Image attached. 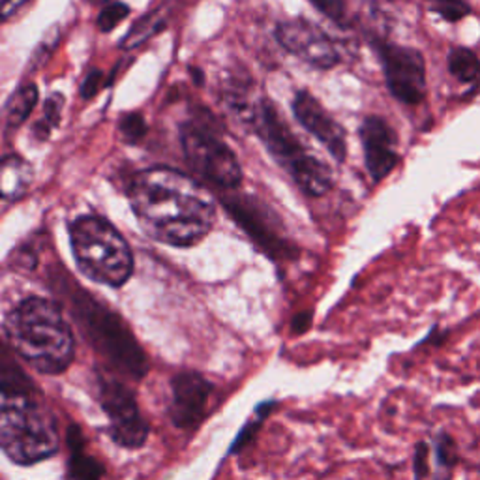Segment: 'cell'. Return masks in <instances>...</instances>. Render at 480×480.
Here are the masks:
<instances>
[{
  "instance_id": "cell-1",
  "label": "cell",
  "mask_w": 480,
  "mask_h": 480,
  "mask_svg": "<svg viewBox=\"0 0 480 480\" xmlns=\"http://www.w3.org/2000/svg\"><path fill=\"white\" fill-rule=\"evenodd\" d=\"M128 197L145 233L175 248L201 242L216 218V203L207 188L186 173L161 165L131 178Z\"/></svg>"
},
{
  "instance_id": "cell-2",
  "label": "cell",
  "mask_w": 480,
  "mask_h": 480,
  "mask_svg": "<svg viewBox=\"0 0 480 480\" xmlns=\"http://www.w3.org/2000/svg\"><path fill=\"white\" fill-rule=\"evenodd\" d=\"M0 396V445L4 454L18 466H35L55 456L60 437L53 413L38 398L25 372L6 355Z\"/></svg>"
},
{
  "instance_id": "cell-3",
  "label": "cell",
  "mask_w": 480,
  "mask_h": 480,
  "mask_svg": "<svg viewBox=\"0 0 480 480\" xmlns=\"http://www.w3.org/2000/svg\"><path fill=\"white\" fill-rule=\"evenodd\" d=\"M4 330L12 350L40 374L59 375L74 362L72 327L53 301L28 296L8 313Z\"/></svg>"
},
{
  "instance_id": "cell-4",
  "label": "cell",
  "mask_w": 480,
  "mask_h": 480,
  "mask_svg": "<svg viewBox=\"0 0 480 480\" xmlns=\"http://www.w3.org/2000/svg\"><path fill=\"white\" fill-rule=\"evenodd\" d=\"M66 296L81 333L94 350L117 372L131 379H143L148 372L146 355L119 313L77 284L70 286Z\"/></svg>"
},
{
  "instance_id": "cell-5",
  "label": "cell",
  "mask_w": 480,
  "mask_h": 480,
  "mask_svg": "<svg viewBox=\"0 0 480 480\" xmlns=\"http://www.w3.org/2000/svg\"><path fill=\"white\" fill-rule=\"evenodd\" d=\"M250 121L267 151L306 195L321 197L330 190L333 169L316 153L310 151V146L281 119L272 102L264 98L257 100L250 113Z\"/></svg>"
},
{
  "instance_id": "cell-6",
  "label": "cell",
  "mask_w": 480,
  "mask_h": 480,
  "mask_svg": "<svg viewBox=\"0 0 480 480\" xmlns=\"http://www.w3.org/2000/svg\"><path fill=\"white\" fill-rule=\"evenodd\" d=\"M70 244L79 271L109 287H122L134 274V254L111 222L85 214L70 224Z\"/></svg>"
},
{
  "instance_id": "cell-7",
  "label": "cell",
  "mask_w": 480,
  "mask_h": 480,
  "mask_svg": "<svg viewBox=\"0 0 480 480\" xmlns=\"http://www.w3.org/2000/svg\"><path fill=\"white\" fill-rule=\"evenodd\" d=\"M182 153L190 168L212 186L233 190L242 185V168L237 154L224 143L216 130L197 121L180 126Z\"/></svg>"
},
{
  "instance_id": "cell-8",
  "label": "cell",
  "mask_w": 480,
  "mask_h": 480,
  "mask_svg": "<svg viewBox=\"0 0 480 480\" xmlns=\"http://www.w3.org/2000/svg\"><path fill=\"white\" fill-rule=\"evenodd\" d=\"M374 49L383 66L389 92L405 106H419L426 98V62L415 47L374 40Z\"/></svg>"
},
{
  "instance_id": "cell-9",
  "label": "cell",
  "mask_w": 480,
  "mask_h": 480,
  "mask_svg": "<svg viewBox=\"0 0 480 480\" xmlns=\"http://www.w3.org/2000/svg\"><path fill=\"white\" fill-rule=\"evenodd\" d=\"M98 396L109 419L107 432L111 439L126 449L143 446L148 437V424L141 415L134 392L117 377L98 374Z\"/></svg>"
},
{
  "instance_id": "cell-10",
  "label": "cell",
  "mask_w": 480,
  "mask_h": 480,
  "mask_svg": "<svg viewBox=\"0 0 480 480\" xmlns=\"http://www.w3.org/2000/svg\"><path fill=\"white\" fill-rule=\"evenodd\" d=\"M274 38L287 53L304 60L311 68L333 70L342 60L334 42L327 32L306 20L278 23Z\"/></svg>"
},
{
  "instance_id": "cell-11",
  "label": "cell",
  "mask_w": 480,
  "mask_h": 480,
  "mask_svg": "<svg viewBox=\"0 0 480 480\" xmlns=\"http://www.w3.org/2000/svg\"><path fill=\"white\" fill-rule=\"evenodd\" d=\"M212 392L210 381L195 372H182L171 379V405L168 415L178 429L197 428L207 415Z\"/></svg>"
},
{
  "instance_id": "cell-12",
  "label": "cell",
  "mask_w": 480,
  "mask_h": 480,
  "mask_svg": "<svg viewBox=\"0 0 480 480\" xmlns=\"http://www.w3.org/2000/svg\"><path fill=\"white\" fill-rule=\"evenodd\" d=\"M358 138L362 141L364 163L374 182L387 178L398 165V136L394 128L377 114H370L362 121L358 128Z\"/></svg>"
},
{
  "instance_id": "cell-13",
  "label": "cell",
  "mask_w": 480,
  "mask_h": 480,
  "mask_svg": "<svg viewBox=\"0 0 480 480\" xmlns=\"http://www.w3.org/2000/svg\"><path fill=\"white\" fill-rule=\"evenodd\" d=\"M295 119L299 121L310 134L325 145L327 151L338 161L347 158V136L342 124L330 114L316 96L308 90H299L293 100Z\"/></svg>"
},
{
  "instance_id": "cell-14",
  "label": "cell",
  "mask_w": 480,
  "mask_h": 480,
  "mask_svg": "<svg viewBox=\"0 0 480 480\" xmlns=\"http://www.w3.org/2000/svg\"><path fill=\"white\" fill-rule=\"evenodd\" d=\"M225 209L229 210L233 220L250 235L261 248L269 252V256L276 257L278 254H286L287 244L278 235V231L272 227L267 212H263L257 201L250 197H229L224 200Z\"/></svg>"
},
{
  "instance_id": "cell-15",
  "label": "cell",
  "mask_w": 480,
  "mask_h": 480,
  "mask_svg": "<svg viewBox=\"0 0 480 480\" xmlns=\"http://www.w3.org/2000/svg\"><path fill=\"white\" fill-rule=\"evenodd\" d=\"M171 15H173V3H165V4L158 6L156 10L143 15V18L134 27H131L128 30V35L124 36V40L121 43L122 51H131V49H138L145 42L160 35V32L168 27Z\"/></svg>"
},
{
  "instance_id": "cell-16",
  "label": "cell",
  "mask_w": 480,
  "mask_h": 480,
  "mask_svg": "<svg viewBox=\"0 0 480 480\" xmlns=\"http://www.w3.org/2000/svg\"><path fill=\"white\" fill-rule=\"evenodd\" d=\"M446 68L451 75L466 85V98H473L480 92V59L468 47H452L446 57Z\"/></svg>"
},
{
  "instance_id": "cell-17",
  "label": "cell",
  "mask_w": 480,
  "mask_h": 480,
  "mask_svg": "<svg viewBox=\"0 0 480 480\" xmlns=\"http://www.w3.org/2000/svg\"><path fill=\"white\" fill-rule=\"evenodd\" d=\"M32 168L18 154H8L3 160L0 168V188L6 201L20 200V197L30 188Z\"/></svg>"
},
{
  "instance_id": "cell-18",
  "label": "cell",
  "mask_w": 480,
  "mask_h": 480,
  "mask_svg": "<svg viewBox=\"0 0 480 480\" xmlns=\"http://www.w3.org/2000/svg\"><path fill=\"white\" fill-rule=\"evenodd\" d=\"M68 445H70L68 480H100L106 469L100 461L83 452V437L79 426H70Z\"/></svg>"
},
{
  "instance_id": "cell-19",
  "label": "cell",
  "mask_w": 480,
  "mask_h": 480,
  "mask_svg": "<svg viewBox=\"0 0 480 480\" xmlns=\"http://www.w3.org/2000/svg\"><path fill=\"white\" fill-rule=\"evenodd\" d=\"M38 87L35 83H23L21 87L15 89L8 102L4 104V121L8 130H18L21 124L27 122L30 113L35 111L38 104Z\"/></svg>"
},
{
  "instance_id": "cell-20",
  "label": "cell",
  "mask_w": 480,
  "mask_h": 480,
  "mask_svg": "<svg viewBox=\"0 0 480 480\" xmlns=\"http://www.w3.org/2000/svg\"><path fill=\"white\" fill-rule=\"evenodd\" d=\"M62 106H64L62 94H51V98H47V102L43 106V119L35 128V136L38 139L45 141L49 134H51V130L60 122Z\"/></svg>"
},
{
  "instance_id": "cell-21",
  "label": "cell",
  "mask_w": 480,
  "mask_h": 480,
  "mask_svg": "<svg viewBox=\"0 0 480 480\" xmlns=\"http://www.w3.org/2000/svg\"><path fill=\"white\" fill-rule=\"evenodd\" d=\"M130 15L128 4L121 3V0H109L102 12L98 13V28L102 32H111L117 28L126 18Z\"/></svg>"
},
{
  "instance_id": "cell-22",
  "label": "cell",
  "mask_w": 480,
  "mask_h": 480,
  "mask_svg": "<svg viewBox=\"0 0 480 480\" xmlns=\"http://www.w3.org/2000/svg\"><path fill=\"white\" fill-rule=\"evenodd\" d=\"M424 3L429 6V10L439 13L443 20L452 23L463 20L471 12L468 0H424Z\"/></svg>"
},
{
  "instance_id": "cell-23",
  "label": "cell",
  "mask_w": 480,
  "mask_h": 480,
  "mask_svg": "<svg viewBox=\"0 0 480 480\" xmlns=\"http://www.w3.org/2000/svg\"><path fill=\"white\" fill-rule=\"evenodd\" d=\"M146 122L141 113H128L119 121V134L128 145H136L146 136Z\"/></svg>"
},
{
  "instance_id": "cell-24",
  "label": "cell",
  "mask_w": 480,
  "mask_h": 480,
  "mask_svg": "<svg viewBox=\"0 0 480 480\" xmlns=\"http://www.w3.org/2000/svg\"><path fill=\"white\" fill-rule=\"evenodd\" d=\"M308 3H311L313 6H316L327 20H330L333 23H336L338 27L345 28L347 21H350V18H347V3L345 0H308Z\"/></svg>"
},
{
  "instance_id": "cell-25",
  "label": "cell",
  "mask_w": 480,
  "mask_h": 480,
  "mask_svg": "<svg viewBox=\"0 0 480 480\" xmlns=\"http://www.w3.org/2000/svg\"><path fill=\"white\" fill-rule=\"evenodd\" d=\"M436 452H437V461L439 466L443 468H452L456 460H458V454H456V446H454V441L446 436V434H439L437 439H436Z\"/></svg>"
},
{
  "instance_id": "cell-26",
  "label": "cell",
  "mask_w": 480,
  "mask_h": 480,
  "mask_svg": "<svg viewBox=\"0 0 480 480\" xmlns=\"http://www.w3.org/2000/svg\"><path fill=\"white\" fill-rule=\"evenodd\" d=\"M104 89V74L100 70H90L81 85L83 98H94L98 92Z\"/></svg>"
},
{
  "instance_id": "cell-27",
  "label": "cell",
  "mask_w": 480,
  "mask_h": 480,
  "mask_svg": "<svg viewBox=\"0 0 480 480\" xmlns=\"http://www.w3.org/2000/svg\"><path fill=\"white\" fill-rule=\"evenodd\" d=\"M30 0H3L0 4V13H3V21H8L13 13H18Z\"/></svg>"
},
{
  "instance_id": "cell-28",
  "label": "cell",
  "mask_w": 480,
  "mask_h": 480,
  "mask_svg": "<svg viewBox=\"0 0 480 480\" xmlns=\"http://www.w3.org/2000/svg\"><path fill=\"white\" fill-rule=\"evenodd\" d=\"M426 456H428L426 445L421 443V445L417 446V456H415V475H417V480H421V478L428 473V468H426Z\"/></svg>"
},
{
  "instance_id": "cell-29",
  "label": "cell",
  "mask_w": 480,
  "mask_h": 480,
  "mask_svg": "<svg viewBox=\"0 0 480 480\" xmlns=\"http://www.w3.org/2000/svg\"><path fill=\"white\" fill-rule=\"evenodd\" d=\"M190 74H192V77H193V81H195V85H203V81H205V75H203V72L200 70V68H192L190 70Z\"/></svg>"
}]
</instances>
